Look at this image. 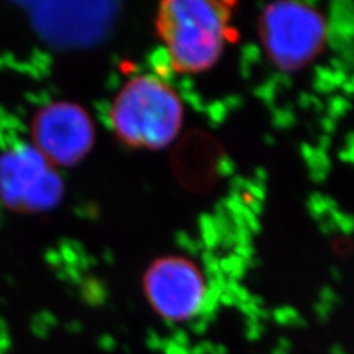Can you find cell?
<instances>
[{
    "label": "cell",
    "mask_w": 354,
    "mask_h": 354,
    "mask_svg": "<svg viewBox=\"0 0 354 354\" xmlns=\"http://www.w3.org/2000/svg\"><path fill=\"white\" fill-rule=\"evenodd\" d=\"M234 3L214 0H165L155 30L171 68L180 74L212 70L234 37Z\"/></svg>",
    "instance_id": "6da1fadb"
},
{
    "label": "cell",
    "mask_w": 354,
    "mask_h": 354,
    "mask_svg": "<svg viewBox=\"0 0 354 354\" xmlns=\"http://www.w3.org/2000/svg\"><path fill=\"white\" fill-rule=\"evenodd\" d=\"M118 142L131 149L161 151L180 135L185 106L179 93L161 77L138 74L120 87L108 111Z\"/></svg>",
    "instance_id": "7a4b0ae2"
},
{
    "label": "cell",
    "mask_w": 354,
    "mask_h": 354,
    "mask_svg": "<svg viewBox=\"0 0 354 354\" xmlns=\"http://www.w3.org/2000/svg\"><path fill=\"white\" fill-rule=\"evenodd\" d=\"M329 27L317 8L303 2H276L263 9L259 37L268 58L283 73L304 70L326 46Z\"/></svg>",
    "instance_id": "3957f363"
},
{
    "label": "cell",
    "mask_w": 354,
    "mask_h": 354,
    "mask_svg": "<svg viewBox=\"0 0 354 354\" xmlns=\"http://www.w3.org/2000/svg\"><path fill=\"white\" fill-rule=\"evenodd\" d=\"M142 288L153 312L174 324L196 317L208 298L203 270L194 260L183 256L153 260L143 273Z\"/></svg>",
    "instance_id": "277c9868"
},
{
    "label": "cell",
    "mask_w": 354,
    "mask_h": 354,
    "mask_svg": "<svg viewBox=\"0 0 354 354\" xmlns=\"http://www.w3.org/2000/svg\"><path fill=\"white\" fill-rule=\"evenodd\" d=\"M32 140L44 158L66 167L82 161L92 149L95 126L82 106L52 104L35 117Z\"/></svg>",
    "instance_id": "5b68a950"
}]
</instances>
